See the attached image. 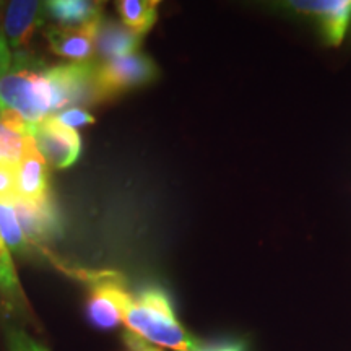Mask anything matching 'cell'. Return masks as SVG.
Instances as JSON below:
<instances>
[{
	"label": "cell",
	"instance_id": "cell-1",
	"mask_svg": "<svg viewBox=\"0 0 351 351\" xmlns=\"http://www.w3.org/2000/svg\"><path fill=\"white\" fill-rule=\"evenodd\" d=\"M124 324L148 343L173 351H200L204 346L179 324L168 293L160 287L143 288L132 300Z\"/></svg>",
	"mask_w": 351,
	"mask_h": 351
},
{
	"label": "cell",
	"instance_id": "cell-2",
	"mask_svg": "<svg viewBox=\"0 0 351 351\" xmlns=\"http://www.w3.org/2000/svg\"><path fill=\"white\" fill-rule=\"evenodd\" d=\"M158 77V67L148 56L135 54L103 60L96 64L95 93L96 99H108L125 93L132 88L147 85Z\"/></svg>",
	"mask_w": 351,
	"mask_h": 351
},
{
	"label": "cell",
	"instance_id": "cell-3",
	"mask_svg": "<svg viewBox=\"0 0 351 351\" xmlns=\"http://www.w3.org/2000/svg\"><path fill=\"white\" fill-rule=\"evenodd\" d=\"M134 296L127 289L119 271L109 270L106 276L90 285L86 301L88 322L98 330H112L124 324V315Z\"/></svg>",
	"mask_w": 351,
	"mask_h": 351
},
{
	"label": "cell",
	"instance_id": "cell-4",
	"mask_svg": "<svg viewBox=\"0 0 351 351\" xmlns=\"http://www.w3.org/2000/svg\"><path fill=\"white\" fill-rule=\"evenodd\" d=\"M95 70L93 62H73L44 69L51 96V114L69 109L75 104L95 103Z\"/></svg>",
	"mask_w": 351,
	"mask_h": 351
},
{
	"label": "cell",
	"instance_id": "cell-5",
	"mask_svg": "<svg viewBox=\"0 0 351 351\" xmlns=\"http://www.w3.org/2000/svg\"><path fill=\"white\" fill-rule=\"evenodd\" d=\"M33 140L46 163L57 169L75 165L82 153V140L75 129L65 125L56 116L46 117L34 127Z\"/></svg>",
	"mask_w": 351,
	"mask_h": 351
},
{
	"label": "cell",
	"instance_id": "cell-6",
	"mask_svg": "<svg viewBox=\"0 0 351 351\" xmlns=\"http://www.w3.org/2000/svg\"><path fill=\"white\" fill-rule=\"evenodd\" d=\"M288 7L314 16L328 46H340L343 41L351 20V0H300L288 2Z\"/></svg>",
	"mask_w": 351,
	"mask_h": 351
},
{
	"label": "cell",
	"instance_id": "cell-7",
	"mask_svg": "<svg viewBox=\"0 0 351 351\" xmlns=\"http://www.w3.org/2000/svg\"><path fill=\"white\" fill-rule=\"evenodd\" d=\"M13 208L28 243H47L57 238L62 231L60 215L52 197L41 202L19 199L13 204Z\"/></svg>",
	"mask_w": 351,
	"mask_h": 351
},
{
	"label": "cell",
	"instance_id": "cell-8",
	"mask_svg": "<svg viewBox=\"0 0 351 351\" xmlns=\"http://www.w3.org/2000/svg\"><path fill=\"white\" fill-rule=\"evenodd\" d=\"M44 13V3L36 0H15L8 3L2 29L8 49L19 52L28 46L34 32L43 25Z\"/></svg>",
	"mask_w": 351,
	"mask_h": 351
},
{
	"label": "cell",
	"instance_id": "cell-9",
	"mask_svg": "<svg viewBox=\"0 0 351 351\" xmlns=\"http://www.w3.org/2000/svg\"><path fill=\"white\" fill-rule=\"evenodd\" d=\"M51 197L47 163L32 135L25 138V150L19 163V199L41 202Z\"/></svg>",
	"mask_w": 351,
	"mask_h": 351
},
{
	"label": "cell",
	"instance_id": "cell-10",
	"mask_svg": "<svg viewBox=\"0 0 351 351\" xmlns=\"http://www.w3.org/2000/svg\"><path fill=\"white\" fill-rule=\"evenodd\" d=\"M98 21L80 26V28H64V26H52L46 32L47 43L54 54L73 62H88L95 54V39Z\"/></svg>",
	"mask_w": 351,
	"mask_h": 351
},
{
	"label": "cell",
	"instance_id": "cell-11",
	"mask_svg": "<svg viewBox=\"0 0 351 351\" xmlns=\"http://www.w3.org/2000/svg\"><path fill=\"white\" fill-rule=\"evenodd\" d=\"M142 36L132 33L122 23L101 19L96 29L95 39V52L99 59L111 60L117 57H125L138 52Z\"/></svg>",
	"mask_w": 351,
	"mask_h": 351
},
{
	"label": "cell",
	"instance_id": "cell-12",
	"mask_svg": "<svg viewBox=\"0 0 351 351\" xmlns=\"http://www.w3.org/2000/svg\"><path fill=\"white\" fill-rule=\"evenodd\" d=\"M44 8L64 28H80L103 19L101 3L88 0H51L44 2Z\"/></svg>",
	"mask_w": 351,
	"mask_h": 351
},
{
	"label": "cell",
	"instance_id": "cell-13",
	"mask_svg": "<svg viewBox=\"0 0 351 351\" xmlns=\"http://www.w3.org/2000/svg\"><path fill=\"white\" fill-rule=\"evenodd\" d=\"M156 0H121L117 2L122 25L129 28L132 33L143 36L153 28L158 19Z\"/></svg>",
	"mask_w": 351,
	"mask_h": 351
},
{
	"label": "cell",
	"instance_id": "cell-14",
	"mask_svg": "<svg viewBox=\"0 0 351 351\" xmlns=\"http://www.w3.org/2000/svg\"><path fill=\"white\" fill-rule=\"evenodd\" d=\"M0 238L10 252L23 254L28 249V239L21 230L13 205L0 204Z\"/></svg>",
	"mask_w": 351,
	"mask_h": 351
},
{
	"label": "cell",
	"instance_id": "cell-15",
	"mask_svg": "<svg viewBox=\"0 0 351 351\" xmlns=\"http://www.w3.org/2000/svg\"><path fill=\"white\" fill-rule=\"evenodd\" d=\"M0 291L15 304L23 307L25 296L21 291L19 276H16L15 267H13L12 254L0 238Z\"/></svg>",
	"mask_w": 351,
	"mask_h": 351
},
{
	"label": "cell",
	"instance_id": "cell-16",
	"mask_svg": "<svg viewBox=\"0 0 351 351\" xmlns=\"http://www.w3.org/2000/svg\"><path fill=\"white\" fill-rule=\"evenodd\" d=\"M25 138L0 121V163L19 166L25 150Z\"/></svg>",
	"mask_w": 351,
	"mask_h": 351
},
{
	"label": "cell",
	"instance_id": "cell-17",
	"mask_svg": "<svg viewBox=\"0 0 351 351\" xmlns=\"http://www.w3.org/2000/svg\"><path fill=\"white\" fill-rule=\"evenodd\" d=\"M19 200V166L0 163V204Z\"/></svg>",
	"mask_w": 351,
	"mask_h": 351
},
{
	"label": "cell",
	"instance_id": "cell-18",
	"mask_svg": "<svg viewBox=\"0 0 351 351\" xmlns=\"http://www.w3.org/2000/svg\"><path fill=\"white\" fill-rule=\"evenodd\" d=\"M7 350L8 351H49L46 346L38 343L33 337L15 326H8L5 328Z\"/></svg>",
	"mask_w": 351,
	"mask_h": 351
},
{
	"label": "cell",
	"instance_id": "cell-19",
	"mask_svg": "<svg viewBox=\"0 0 351 351\" xmlns=\"http://www.w3.org/2000/svg\"><path fill=\"white\" fill-rule=\"evenodd\" d=\"M56 117L62 122V124L72 127V129H77V127H82L86 124H93L95 122V117L82 108H69L65 109L64 112L57 114Z\"/></svg>",
	"mask_w": 351,
	"mask_h": 351
},
{
	"label": "cell",
	"instance_id": "cell-20",
	"mask_svg": "<svg viewBox=\"0 0 351 351\" xmlns=\"http://www.w3.org/2000/svg\"><path fill=\"white\" fill-rule=\"evenodd\" d=\"M122 339H124L127 348H129L130 351H161L160 348L152 346L148 341L140 339L138 335H135V333L130 330H125L124 335H122Z\"/></svg>",
	"mask_w": 351,
	"mask_h": 351
},
{
	"label": "cell",
	"instance_id": "cell-21",
	"mask_svg": "<svg viewBox=\"0 0 351 351\" xmlns=\"http://www.w3.org/2000/svg\"><path fill=\"white\" fill-rule=\"evenodd\" d=\"M200 351H245V343L241 340H225L218 341V343L202 346Z\"/></svg>",
	"mask_w": 351,
	"mask_h": 351
}]
</instances>
